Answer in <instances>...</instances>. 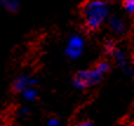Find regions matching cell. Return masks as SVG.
<instances>
[{"instance_id":"13","label":"cell","mask_w":134,"mask_h":126,"mask_svg":"<svg viewBox=\"0 0 134 126\" xmlns=\"http://www.w3.org/2000/svg\"><path fill=\"white\" fill-rule=\"evenodd\" d=\"M19 116H27L28 114V108L27 107H20L18 111Z\"/></svg>"},{"instance_id":"4","label":"cell","mask_w":134,"mask_h":126,"mask_svg":"<svg viewBox=\"0 0 134 126\" xmlns=\"http://www.w3.org/2000/svg\"><path fill=\"white\" fill-rule=\"evenodd\" d=\"M107 25H108L111 32L116 35H125L128 31L125 19L121 18L118 14H111L107 20Z\"/></svg>"},{"instance_id":"5","label":"cell","mask_w":134,"mask_h":126,"mask_svg":"<svg viewBox=\"0 0 134 126\" xmlns=\"http://www.w3.org/2000/svg\"><path fill=\"white\" fill-rule=\"evenodd\" d=\"M112 58H113L114 63H115L124 72H125L126 70H128V68L133 65L132 61H130V59H128V56L126 54V52L124 51L122 48H120V47H116L114 53L112 54Z\"/></svg>"},{"instance_id":"12","label":"cell","mask_w":134,"mask_h":126,"mask_svg":"<svg viewBox=\"0 0 134 126\" xmlns=\"http://www.w3.org/2000/svg\"><path fill=\"white\" fill-rule=\"evenodd\" d=\"M74 126H94L91 120H81V122L76 123Z\"/></svg>"},{"instance_id":"10","label":"cell","mask_w":134,"mask_h":126,"mask_svg":"<svg viewBox=\"0 0 134 126\" xmlns=\"http://www.w3.org/2000/svg\"><path fill=\"white\" fill-rule=\"evenodd\" d=\"M122 8L130 15H134V0H121Z\"/></svg>"},{"instance_id":"2","label":"cell","mask_w":134,"mask_h":126,"mask_svg":"<svg viewBox=\"0 0 134 126\" xmlns=\"http://www.w3.org/2000/svg\"><path fill=\"white\" fill-rule=\"evenodd\" d=\"M111 70V64L107 60H100L93 67L80 70L73 75L72 84L76 90H86L102 81L104 77Z\"/></svg>"},{"instance_id":"1","label":"cell","mask_w":134,"mask_h":126,"mask_svg":"<svg viewBox=\"0 0 134 126\" xmlns=\"http://www.w3.org/2000/svg\"><path fill=\"white\" fill-rule=\"evenodd\" d=\"M80 15L86 32L95 33L108 20L111 4L108 0H85L80 7Z\"/></svg>"},{"instance_id":"11","label":"cell","mask_w":134,"mask_h":126,"mask_svg":"<svg viewBox=\"0 0 134 126\" xmlns=\"http://www.w3.org/2000/svg\"><path fill=\"white\" fill-rule=\"evenodd\" d=\"M47 126H60V120L55 117H52L47 120Z\"/></svg>"},{"instance_id":"7","label":"cell","mask_w":134,"mask_h":126,"mask_svg":"<svg viewBox=\"0 0 134 126\" xmlns=\"http://www.w3.org/2000/svg\"><path fill=\"white\" fill-rule=\"evenodd\" d=\"M0 5L9 13H15L20 8V0H0Z\"/></svg>"},{"instance_id":"8","label":"cell","mask_w":134,"mask_h":126,"mask_svg":"<svg viewBox=\"0 0 134 126\" xmlns=\"http://www.w3.org/2000/svg\"><path fill=\"white\" fill-rule=\"evenodd\" d=\"M21 97L26 101H34L38 98V90L34 86H28L21 92Z\"/></svg>"},{"instance_id":"3","label":"cell","mask_w":134,"mask_h":126,"mask_svg":"<svg viewBox=\"0 0 134 126\" xmlns=\"http://www.w3.org/2000/svg\"><path fill=\"white\" fill-rule=\"evenodd\" d=\"M86 46L85 38L80 33H72L66 41L65 56L71 60H78L83 54Z\"/></svg>"},{"instance_id":"9","label":"cell","mask_w":134,"mask_h":126,"mask_svg":"<svg viewBox=\"0 0 134 126\" xmlns=\"http://www.w3.org/2000/svg\"><path fill=\"white\" fill-rule=\"evenodd\" d=\"M116 44H115V41H114L113 39H106L104 41V45H102V50H104V52H105V54H107V56H111L112 57V54L114 53V51L116 50Z\"/></svg>"},{"instance_id":"14","label":"cell","mask_w":134,"mask_h":126,"mask_svg":"<svg viewBox=\"0 0 134 126\" xmlns=\"http://www.w3.org/2000/svg\"><path fill=\"white\" fill-rule=\"evenodd\" d=\"M131 61H132V64L134 65V46L132 48V52H131Z\"/></svg>"},{"instance_id":"6","label":"cell","mask_w":134,"mask_h":126,"mask_svg":"<svg viewBox=\"0 0 134 126\" xmlns=\"http://www.w3.org/2000/svg\"><path fill=\"white\" fill-rule=\"evenodd\" d=\"M32 78H33L32 75L26 74V73L25 74H19L18 77L13 80V83H12V90H13L14 92H16V93H18V92L21 93L26 87L32 86Z\"/></svg>"}]
</instances>
